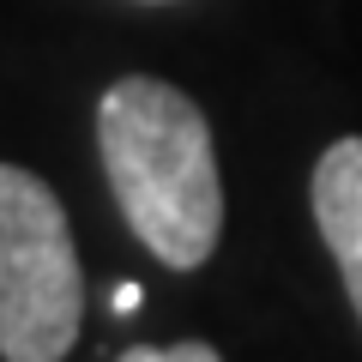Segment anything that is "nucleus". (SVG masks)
<instances>
[{
  "mask_svg": "<svg viewBox=\"0 0 362 362\" xmlns=\"http://www.w3.org/2000/svg\"><path fill=\"white\" fill-rule=\"evenodd\" d=\"M314 223L362 320V139H332L314 163Z\"/></svg>",
  "mask_w": 362,
  "mask_h": 362,
  "instance_id": "obj_3",
  "label": "nucleus"
},
{
  "mask_svg": "<svg viewBox=\"0 0 362 362\" xmlns=\"http://www.w3.org/2000/svg\"><path fill=\"white\" fill-rule=\"evenodd\" d=\"M151 6H163V0H151Z\"/></svg>",
  "mask_w": 362,
  "mask_h": 362,
  "instance_id": "obj_6",
  "label": "nucleus"
},
{
  "mask_svg": "<svg viewBox=\"0 0 362 362\" xmlns=\"http://www.w3.org/2000/svg\"><path fill=\"white\" fill-rule=\"evenodd\" d=\"M97 151L127 230L169 272H199L223 235V175L211 127L169 78L127 73L97 97Z\"/></svg>",
  "mask_w": 362,
  "mask_h": 362,
  "instance_id": "obj_1",
  "label": "nucleus"
},
{
  "mask_svg": "<svg viewBox=\"0 0 362 362\" xmlns=\"http://www.w3.org/2000/svg\"><path fill=\"white\" fill-rule=\"evenodd\" d=\"M85 320L66 206L49 181L0 163V362H61Z\"/></svg>",
  "mask_w": 362,
  "mask_h": 362,
  "instance_id": "obj_2",
  "label": "nucleus"
},
{
  "mask_svg": "<svg viewBox=\"0 0 362 362\" xmlns=\"http://www.w3.org/2000/svg\"><path fill=\"white\" fill-rule=\"evenodd\" d=\"M115 362H223L211 344L187 338V344H139V350H121Z\"/></svg>",
  "mask_w": 362,
  "mask_h": 362,
  "instance_id": "obj_4",
  "label": "nucleus"
},
{
  "mask_svg": "<svg viewBox=\"0 0 362 362\" xmlns=\"http://www.w3.org/2000/svg\"><path fill=\"white\" fill-rule=\"evenodd\" d=\"M139 308V284H115V314H133Z\"/></svg>",
  "mask_w": 362,
  "mask_h": 362,
  "instance_id": "obj_5",
  "label": "nucleus"
}]
</instances>
